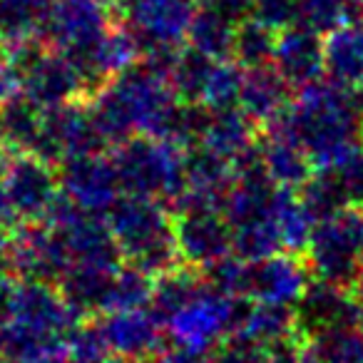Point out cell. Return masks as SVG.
Masks as SVG:
<instances>
[{
  "mask_svg": "<svg viewBox=\"0 0 363 363\" xmlns=\"http://www.w3.org/2000/svg\"><path fill=\"white\" fill-rule=\"evenodd\" d=\"M0 318L6 321V363L67 356L72 336L85 321L57 284L18 277L0 281Z\"/></svg>",
  "mask_w": 363,
  "mask_h": 363,
  "instance_id": "obj_1",
  "label": "cell"
},
{
  "mask_svg": "<svg viewBox=\"0 0 363 363\" xmlns=\"http://www.w3.org/2000/svg\"><path fill=\"white\" fill-rule=\"evenodd\" d=\"M274 125L291 135L316 167H336L363 142V125L351 90L328 77L296 90L289 110Z\"/></svg>",
  "mask_w": 363,
  "mask_h": 363,
  "instance_id": "obj_2",
  "label": "cell"
},
{
  "mask_svg": "<svg viewBox=\"0 0 363 363\" xmlns=\"http://www.w3.org/2000/svg\"><path fill=\"white\" fill-rule=\"evenodd\" d=\"M105 217L127 264L150 277L182 264L174 242V214L164 202L122 194Z\"/></svg>",
  "mask_w": 363,
  "mask_h": 363,
  "instance_id": "obj_3",
  "label": "cell"
},
{
  "mask_svg": "<svg viewBox=\"0 0 363 363\" xmlns=\"http://www.w3.org/2000/svg\"><path fill=\"white\" fill-rule=\"evenodd\" d=\"M184 157L187 150L152 135H132L115 145L112 164L122 184V194L152 197L167 207L184 192Z\"/></svg>",
  "mask_w": 363,
  "mask_h": 363,
  "instance_id": "obj_4",
  "label": "cell"
},
{
  "mask_svg": "<svg viewBox=\"0 0 363 363\" xmlns=\"http://www.w3.org/2000/svg\"><path fill=\"white\" fill-rule=\"evenodd\" d=\"M313 279L353 289L363 267V207H346L318 222L303 252Z\"/></svg>",
  "mask_w": 363,
  "mask_h": 363,
  "instance_id": "obj_5",
  "label": "cell"
},
{
  "mask_svg": "<svg viewBox=\"0 0 363 363\" xmlns=\"http://www.w3.org/2000/svg\"><path fill=\"white\" fill-rule=\"evenodd\" d=\"M6 52L21 67L23 95L40 110H55L75 100H87L85 80L65 52L50 45L45 48V43H30Z\"/></svg>",
  "mask_w": 363,
  "mask_h": 363,
  "instance_id": "obj_6",
  "label": "cell"
},
{
  "mask_svg": "<svg viewBox=\"0 0 363 363\" xmlns=\"http://www.w3.org/2000/svg\"><path fill=\"white\" fill-rule=\"evenodd\" d=\"M249 308H252L249 298L227 296L207 284L187 306L169 318L164 328L174 338L212 358L224 338L242 331Z\"/></svg>",
  "mask_w": 363,
  "mask_h": 363,
  "instance_id": "obj_7",
  "label": "cell"
},
{
  "mask_svg": "<svg viewBox=\"0 0 363 363\" xmlns=\"http://www.w3.org/2000/svg\"><path fill=\"white\" fill-rule=\"evenodd\" d=\"M197 0H120V23L140 45V55L179 50L197 13Z\"/></svg>",
  "mask_w": 363,
  "mask_h": 363,
  "instance_id": "obj_8",
  "label": "cell"
},
{
  "mask_svg": "<svg viewBox=\"0 0 363 363\" xmlns=\"http://www.w3.org/2000/svg\"><path fill=\"white\" fill-rule=\"evenodd\" d=\"M107 147L110 145L92 115L90 102L75 100L70 105L45 110V122H43L38 145L33 147V155L50 164H62L72 157L105 152Z\"/></svg>",
  "mask_w": 363,
  "mask_h": 363,
  "instance_id": "obj_9",
  "label": "cell"
},
{
  "mask_svg": "<svg viewBox=\"0 0 363 363\" xmlns=\"http://www.w3.org/2000/svg\"><path fill=\"white\" fill-rule=\"evenodd\" d=\"M0 179L6 184L21 224L48 222L62 197L55 164L40 160L33 152H13Z\"/></svg>",
  "mask_w": 363,
  "mask_h": 363,
  "instance_id": "obj_10",
  "label": "cell"
},
{
  "mask_svg": "<svg viewBox=\"0 0 363 363\" xmlns=\"http://www.w3.org/2000/svg\"><path fill=\"white\" fill-rule=\"evenodd\" d=\"M313 274L308 269L306 257L298 252H277L259 262H247V277H244V298L254 303H284L294 306Z\"/></svg>",
  "mask_w": 363,
  "mask_h": 363,
  "instance_id": "obj_11",
  "label": "cell"
},
{
  "mask_svg": "<svg viewBox=\"0 0 363 363\" xmlns=\"http://www.w3.org/2000/svg\"><path fill=\"white\" fill-rule=\"evenodd\" d=\"M57 174H60L62 194L85 212L105 217L112 204L122 197V184L112 157H105L102 152L62 162Z\"/></svg>",
  "mask_w": 363,
  "mask_h": 363,
  "instance_id": "obj_12",
  "label": "cell"
},
{
  "mask_svg": "<svg viewBox=\"0 0 363 363\" xmlns=\"http://www.w3.org/2000/svg\"><path fill=\"white\" fill-rule=\"evenodd\" d=\"M296 328L303 338L336 331L346 326H363V303L353 289L313 279L303 296L294 303Z\"/></svg>",
  "mask_w": 363,
  "mask_h": 363,
  "instance_id": "obj_13",
  "label": "cell"
},
{
  "mask_svg": "<svg viewBox=\"0 0 363 363\" xmlns=\"http://www.w3.org/2000/svg\"><path fill=\"white\" fill-rule=\"evenodd\" d=\"M174 242L182 264L204 272L232 254V224L222 209H187L174 214Z\"/></svg>",
  "mask_w": 363,
  "mask_h": 363,
  "instance_id": "obj_14",
  "label": "cell"
},
{
  "mask_svg": "<svg viewBox=\"0 0 363 363\" xmlns=\"http://www.w3.org/2000/svg\"><path fill=\"white\" fill-rule=\"evenodd\" d=\"M92 321L107 356L127 358V361H147L164 336V323L152 313L150 306L107 311Z\"/></svg>",
  "mask_w": 363,
  "mask_h": 363,
  "instance_id": "obj_15",
  "label": "cell"
},
{
  "mask_svg": "<svg viewBox=\"0 0 363 363\" xmlns=\"http://www.w3.org/2000/svg\"><path fill=\"white\" fill-rule=\"evenodd\" d=\"M110 26L107 8L95 0H52L45 43L67 57H75L100 40Z\"/></svg>",
  "mask_w": 363,
  "mask_h": 363,
  "instance_id": "obj_16",
  "label": "cell"
},
{
  "mask_svg": "<svg viewBox=\"0 0 363 363\" xmlns=\"http://www.w3.org/2000/svg\"><path fill=\"white\" fill-rule=\"evenodd\" d=\"M70 267V257L50 224H18L13 234V277L57 284Z\"/></svg>",
  "mask_w": 363,
  "mask_h": 363,
  "instance_id": "obj_17",
  "label": "cell"
},
{
  "mask_svg": "<svg viewBox=\"0 0 363 363\" xmlns=\"http://www.w3.org/2000/svg\"><path fill=\"white\" fill-rule=\"evenodd\" d=\"M272 65L281 77L301 90L326 77V38L303 26H291L277 35Z\"/></svg>",
  "mask_w": 363,
  "mask_h": 363,
  "instance_id": "obj_18",
  "label": "cell"
},
{
  "mask_svg": "<svg viewBox=\"0 0 363 363\" xmlns=\"http://www.w3.org/2000/svg\"><path fill=\"white\" fill-rule=\"evenodd\" d=\"M140 57V45L132 38V33L122 23H117V26L112 23L100 40L92 43L87 50H82L80 55L70 57V60L80 70L82 80L87 85V97H90L92 92L100 90L112 77L137 65Z\"/></svg>",
  "mask_w": 363,
  "mask_h": 363,
  "instance_id": "obj_19",
  "label": "cell"
},
{
  "mask_svg": "<svg viewBox=\"0 0 363 363\" xmlns=\"http://www.w3.org/2000/svg\"><path fill=\"white\" fill-rule=\"evenodd\" d=\"M291 100H294V87L284 80L281 72L274 65L244 70L239 110L247 112L259 125V130H267L269 125H274L289 110Z\"/></svg>",
  "mask_w": 363,
  "mask_h": 363,
  "instance_id": "obj_20",
  "label": "cell"
},
{
  "mask_svg": "<svg viewBox=\"0 0 363 363\" xmlns=\"http://www.w3.org/2000/svg\"><path fill=\"white\" fill-rule=\"evenodd\" d=\"M259 152H262L264 167L277 187L298 189L311 177L316 164L306 155L301 145L281 127L272 125L259 135Z\"/></svg>",
  "mask_w": 363,
  "mask_h": 363,
  "instance_id": "obj_21",
  "label": "cell"
},
{
  "mask_svg": "<svg viewBox=\"0 0 363 363\" xmlns=\"http://www.w3.org/2000/svg\"><path fill=\"white\" fill-rule=\"evenodd\" d=\"M239 21L242 18H237L219 3H202L192 18L187 43L194 50L204 52L214 60H229L234 50Z\"/></svg>",
  "mask_w": 363,
  "mask_h": 363,
  "instance_id": "obj_22",
  "label": "cell"
},
{
  "mask_svg": "<svg viewBox=\"0 0 363 363\" xmlns=\"http://www.w3.org/2000/svg\"><path fill=\"white\" fill-rule=\"evenodd\" d=\"M52 0H0V45L3 50L45 43Z\"/></svg>",
  "mask_w": 363,
  "mask_h": 363,
  "instance_id": "obj_23",
  "label": "cell"
},
{
  "mask_svg": "<svg viewBox=\"0 0 363 363\" xmlns=\"http://www.w3.org/2000/svg\"><path fill=\"white\" fill-rule=\"evenodd\" d=\"M115 269L85 267V264H72L57 289L65 296V301L80 313L82 318H95L107 311V296H110V284Z\"/></svg>",
  "mask_w": 363,
  "mask_h": 363,
  "instance_id": "obj_24",
  "label": "cell"
},
{
  "mask_svg": "<svg viewBox=\"0 0 363 363\" xmlns=\"http://www.w3.org/2000/svg\"><path fill=\"white\" fill-rule=\"evenodd\" d=\"M326 77L346 90L363 85V28L358 21L326 35Z\"/></svg>",
  "mask_w": 363,
  "mask_h": 363,
  "instance_id": "obj_25",
  "label": "cell"
},
{
  "mask_svg": "<svg viewBox=\"0 0 363 363\" xmlns=\"http://www.w3.org/2000/svg\"><path fill=\"white\" fill-rule=\"evenodd\" d=\"M259 140V125L244 110H209V120L199 145L209 147L227 160H237L247 150H252Z\"/></svg>",
  "mask_w": 363,
  "mask_h": 363,
  "instance_id": "obj_26",
  "label": "cell"
},
{
  "mask_svg": "<svg viewBox=\"0 0 363 363\" xmlns=\"http://www.w3.org/2000/svg\"><path fill=\"white\" fill-rule=\"evenodd\" d=\"M207 286L202 269H194L189 264H177L167 269L164 274L155 277V291H152L150 308L162 323H169L174 313H179L202 289Z\"/></svg>",
  "mask_w": 363,
  "mask_h": 363,
  "instance_id": "obj_27",
  "label": "cell"
},
{
  "mask_svg": "<svg viewBox=\"0 0 363 363\" xmlns=\"http://www.w3.org/2000/svg\"><path fill=\"white\" fill-rule=\"evenodd\" d=\"M296 194L316 224L326 222L346 207H351L346 187H343L341 177L333 167H316L311 177L296 189Z\"/></svg>",
  "mask_w": 363,
  "mask_h": 363,
  "instance_id": "obj_28",
  "label": "cell"
},
{
  "mask_svg": "<svg viewBox=\"0 0 363 363\" xmlns=\"http://www.w3.org/2000/svg\"><path fill=\"white\" fill-rule=\"evenodd\" d=\"M43 122L45 110H40L26 95L0 102V135L11 152H33L43 132Z\"/></svg>",
  "mask_w": 363,
  "mask_h": 363,
  "instance_id": "obj_29",
  "label": "cell"
},
{
  "mask_svg": "<svg viewBox=\"0 0 363 363\" xmlns=\"http://www.w3.org/2000/svg\"><path fill=\"white\" fill-rule=\"evenodd\" d=\"M274 224H277L279 237H281L286 252H306V244L311 239L316 222L301 204L296 189L279 187L277 199H274Z\"/></svg>",
  "mask_w": 363,
  "mask_h": 363,
  "instance_id": "obj_30",
  "label": "cell"
},
{
  "mask_svg": "<svg viewBox=\"0 0 363 363\" xmlns=\"http://www.w3.org/2000/svg\"><path fill=\"white\" fill-rule=\"evenodd\" d=\"M214 65H217L214 57L194 50L192 45L182 48L169 70V85L177 92V97L184 102H199L202 105Z\"/></svg>",
  "mask_w": 363,
  "mask_h": 363,
  "instance_id": "obj_31",
  "label": "cell"
},
{
  "mask_svg": "<svg viewBox=\"0 0 363 363\" xmlns=\"http://www.w3.org/2000/svg\"><path fill=\"white\" fill-rule=\"evenodd\" d=\"M244 336L254 338L262 346H272L284 338H291L298 333L296 328V313L294 306H284V303H254L247 313L242 331Z\"/></svg>",
  "mask_w": 363,
  "mask_h": 363,
  "instance_id": "obj_32",
  "label": "cell"
},
{
  "mask_svg": "<svg viewBox=\"0 0 363 363\" xmlns=\"http://www.w3.org/2000/svg\"><path fill=\"white\" fill-rule=\"evenodd\" d=\"M277 35L274 28L264 26L254 16H247L239 21L237 38H234V50L232 60L239 62L244 70L252 67L272 65L274 60V48H277Z\"/></svg>",
  "mask_w": 363,
  "mask_h": 363,
  "instance_id": "obj_33",
  "label": "cell"
},
{
  "mask_svg": "<svg viewBox=\"0 0 363 363\" xmlns=\"http://www.w3.org/2000/svg\"><path fill=\"white\" fill-rule=\"evenodd\" d=\"M152 291H155V277L132 267V264H120L115 269V274H112L107 311H125V308L150 306Z\"/></svg>",
  "mask_w": 363,
  "mask_h": 363,
  "instance_id": "obj_34",
  "label": "cell"
},
{
  "mask_svg": "<svg viewBox=\"0 0 363 363\" xmlns=\"http://www.w3.org/2000/svg\"><path fill=\"white\" fill-rule=\"evenodd\" d=\"M242 85H244V67L239 62H234L232 57L229 60H217L202 105L209 107L212 112L234 110V107H239Z\"/></svg>",
  "mask_w": 363,
  "mask_h": 363,
  "instance_id": "obj_35",
  "label": "cell"
},
{
  "mask_svg": "<svg viewBox=\"0 0 363 363\" xmlns=\"http://www.w3.org/2000/svg\"><path fill=\"white\" fill-rule=\"evenodd\" d=\"M326 363H363V326H346L306 338Z\"/></svg>",
  "mask_w": 363,
  "mask_h": 363,
  "instance_id": "obj_36",
  "label": "cell"
},
{
  "mask_svg": "<svg viewBox=\"0 0 363 363\" xmlns=\"http://www.w3.org/2000/svg\"><path fill=\"white\" fill-rule=\"evenodd\" d=\"M346 23H351V16L341 0H298L296 26H303L326 38Z\"/></svg>",
  "mask_w": 363,
  "mask_h": 363,
  "instance_id": "obj_37",
  "label": "cell"
},
{
  "mask_svg": "<svg viewBox=\"0 0 363 363\" xmlns=\"http://www.w3.org/2000/svg\"><path fill=\"white\" fill-rule=\"evenodd\" d=\"M212 363H272L269 348L244 333H232L212 353Z\"/></svg>",
  "mask_w": 363,
  "mask_h": 363,
  "instance_id": "obj_38",
  "label": "cell"
},
{
  "mask_svg": "<svg viewBox=\"0 0 363 363\" xmlns=\"http://www.w3.org/2000/svg\"><path fill=\"white\" fill-rule=\"evenodd\" d=\"M252 16L277 33L296 26L298 0H254Z\"/></svg>",
  "mask_w": 363,
  "mask_h": 363,
  "instance_id": "obj_39",
  "label": "cell"
},
{
  "mask_svg": "<svg viewBox=\"0 0 363 363\" xmlns=\"http://www.w3.org/2000/svg\"><path fill=\"white\" fill-rule=\"evenodd\" d=\"M333 169L341 177L353 207H363V142L353 147Z\"/></svg>",
  "mask_w": 363,
  "mask_h": 363,
  "instance_id": "obj_40",
  "label": "cell"
},
{
  "mask_svg": "<svg viewBox=\"0 0 363 363\" xmlns=\"http://www.w3.org/2000/svg\"><path fill=\"white\" fill-rule=\"evenodd\" d=\"M16 95H23V75L8 52L0 50V102L11 100Z\"/></svg>",
  "mask_w": 363,
  "mask_h": 363,
  "instance_id": "obj_41",
  "label": "cell"
},
{
  "mask_svg": "<svg viewBox=\"0 0 363 363\" xmlns=\"http://www.w3.org/2000/svg\"><path fill=\"white\" fill-rule=\"evenodd\" d=\"M13 277V234L0 229V281Z\"/></svg>",
  "mask_w": 363,
  "mask_h": 363,
  "instance_id": "obj_42",
  "label": "cell"
},
{
  "mask_svg": "<svg viewBox=\"0 0 363 363\" xmlns=\"http://www.w3.org/2000/svg\"><path fill=\"white\" fill-rule=\"evenodd\" d=\"M18 224H21V219H18L16 209H13L6 184L0 179V229H13V227H18Z\"/></svg>",
  "mask_w": 363,
  "mask_h": 363,
  "instance_id": "obj_43",
  "label": "cell"
},
{
  "mask_svg": "<svg viewBox=\"0 0 363 363\" xmlns=\"http://www.w3.org/2000/svg\"><path fill=\"white\" fill-rule=\"evenodd\" d=\"M219 6H224L227 11H232L237 18H247L252 16V6L254 0H217Z\"/></svg>",
  "mask_w": 363,
  "mask_h": 363,
  "instance_id": "obj_44",
  "label": "cell"
},
{
  "mask_svg": "<svg viewBox=\"0 0 363 363\" xmlns=\"http://www.w3.org/2000/svg\"><path fill=\"white\" fill-rule=\"evenodd\" d=\"M296 363H326L321 356H318L316 351H313V346L311 343H303V348H301V353H298V358H296Z\"/></svg>",
  "mask_w": 363,
  "mask_h": 363,
  "instance_id": "obj_45",
  "label": "cell"
},
{
  "mask_svg": "<svg viewBox=\"0 0 363 363\" xmlns=\"http://www.w3.org/2000/svg\"><path fill=\"white\" fill-rule=\"evenodd\" d=\"M343 8L348 11V16H351V21H356V18H363V0H341Z\"/></svg>",
  "mask_w": 363,
  "mask_h": 363,
  "instance_id": "obj_46",
  "label": "cell"
},
{
  "mask_svg": "<svg viewBox=\"0 0 363 363\" xmlns=\"http://www.w3.org/2000/svg\"><path fill=\"white\" fill-rule=\"evenodd\" d=\"M351 97H353V105H356V112L361 117V125H363V85H358L356 90H351Z\"/></svg>",
  "mask_w": 363,
  "mask_h": 363,
  "instance_id": "obj_47",
  "label": "cell"
},
{
  "mask_svg": "<svg viewBox=\"0 0 363 363\" xmlns=\"http://www.w3.org/2000/svg\"><path fill=\"white\" fill-rule=\"evenodd\" d=\"M11 147L6 145V140H3V135H0V174H3V169H6V164H8V160H11Z\"/></svg>",
  "mask_w": 363,
  "mask_h": 363,
  "instance_id": "obj_48",
  "label": "cell"
},
{
  "mask_svg": "<svg viewBox=\"0 0 363 363\" xmlns=\"http://www.w3.org/2000/svg\"><path fill=\"white\" fill-rule=\"evenodd\" d=\"M0 361H6V321L0 318Z\"/></svg>",
  "mask_w": 363,
  "mask_h": 363,
  "instance_id": "obj_49",
  "label": "cell"
},
{
  "mask_svg": "<svg viewBox=\"0 0 363 363\" xmlns=\"http://www.w3.org/2000/svg\"><path fill=\"white\" fill-rule=\"evenodd\" d=\"M353 294H356L358 301L363 303V267H361V272H358V277H356V284H353Z\"/></svg>",
  "mask_w": 363,
  "mask_h": 363,
  "instance_id": "obj_50",
  "label": "cell"
},
{
  "mask_svg": "<svg viewBox=\"0 0 363 363\" xmlns=\"http://www.w3.org/2000/svg\"><path fill=\"white\" fill-rule=\"evenodd\" d=\"M95 3H100V6H105V8H117V6H120V0H95Z\"/></svg>",
  "mask_w": 363,
  "mask_h": 363,
  "instance_id": "obj_51",
  "label": "cell"
},
{
  "mask_svg": "<svg viewBox=\"0 0 363 363\" xmlns=\"http://www.w3.org/2000/svg\"><path fill=\"white\" fill-rule=\"evenodd\" d=\"M197 3H217V0H197Z\"/></svg>",
  "mask_w": 363,
  "mask_h": 363,
  "instance_id": "obj_52",
  "label": "cell"
},
{
  "mask_svg": "<svg viewBox=\"0 0 363 363\" xmlns=\"http://www.w3.org/2000/svg\"><path fill=\"white\" fill-rule=\"evenodd\" d=\"M356 21H358V23H361V28H363V18H356Z\"/></svg>",
  "mask_w": 363,
  "mask_h": 363,
  "instance_id": "obj_53",
  "label": "cell"
},
{
  "mask_svg": "<svg viewBox=\"0 0 363 363\" xmlns=\"http://www.w3.org/2000/svg\"><path fill=\"white\" fill-rule=\"evenodd\" d=\"M0 50H3V45H0Z\"/></svg>",
  "mask_w": 363,
  "mask_h": 363,
  "instance_id": "obj_54",
  "label": "cell"
},
{
  "mask_svg": "<svg viewBox=\"0 0 363 363\" xmlns=\"http://www.w3.org/2000/svg\"><path fill=\"white\" fill-rule=\"evenodd\" d=\"M207 363H212V361H207Z\"/></svg>",
  "mask_w": 363,
  "mask_h": 363,
  "instance_id": "obj_55",
  "label": "cell"
}]
</instances>
